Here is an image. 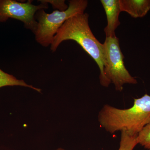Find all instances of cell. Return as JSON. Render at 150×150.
<instances>
[{
	"label": "cell",
	"instance_id": "6da1fadb",
	"mask_svg": "<svg viewBox=\"0 0 150 150\" xmlns=\"http://www.w3.org/2000/svg\"><path fill=\"white\" fill-rule=\"evenodd\" d=\"M88 14H78L67 20L59 28L51 45L52 52L65 40L76 41L96 62L99 67L100 84L107 87L111 82L104 73V54L103 44L95 37L88 24Z\"/></svg>",
	"mask_w": 150,
	"mask_h": 150
},
{
	"label": "cell",
	"instance_id": "7a4b0ae2",
	"mask_svg": "<svg viewBox=\"0 0 150 150\" xmlns=\"http://www.w3.org/2000/svg\"><path fill=\"white\" fill-rule=\"evenodd\" d=\"M98 120L101 127L110 134L125 131L138 135L150 122V96L145 94L135 98L133 106L128 109L105 105L99 112Z\"/></svg>",
	"mask_w": 150,
	"mask_h": 150
},
{
	"label": "cell",
	"instance_id": "3957f363",
	"mask_svg": "<svg viewBox=\"0 0 150 150\" xmlns=\"http://www.w3.org/2000/svg\"><path fill=\"white\" fill-rule=\"evenodd\" d=\"M88 4L86 0H71L65 11L56 10L50 14L44 9L38 11L35 15L37 26L34 33L36 41L44 47L51 45L54 36L65 22L76 15L84 13Z\"/></svg>",
	"mask_w": 150,
	"mask_h": 150
},
{
	"label": "cell",
	"instance_id": "277c9868",
	"mask_svg": "<svg viewBox=\"0 0 150 150\" xmlns=\"http://www.w3.org/2000/svg\"><path fill=\"white\" fill-rule=\"evenodd\" d=\"M103 46L105 74L114 84L115 90L121 92L125 84L137 83V80L131 76L125 67L124 56L118 38L106 37Z\"/></svg>",
	"mask_w": 150,
	"mask_h": 150
},
{
	"label": "cell",
	"instance_id": "5b68a950",
	"mask_svg": "<svg viewBox=\"0 0 150 150\" xmlns=\"http://www.w3.org/2000/svg\"><path fill=\"white\" fill-rule=\"evenodd\" d=\"M48 8V4L41 3L39 5L32 4V1L18 2L13 0H0V22L9 18L18 20L23 23L25 27L35 33L37 26L35 19L38 11Z\"/></svg>",
	"mask_w": 150,
	"mask_h": 150
},
{
	"label": "cell",
	"instance_id": "8992f818",
	"mask_svg": "<svg viewBox=\"0 0 150 150\" xmlns=\"http://www.w3.org/2000/svg\"><path fill=\"white\" fill-rule=\"evenodd\" d=\"M107 17V24L104 28L106 37H115V30L121 24L119 20L121 12L119 0H101Z\"/></svg>",
	"mask_w": 150,
	"mask_h": 150
},
{
	"label": "cell",
	"instance_id": "52a82bcc",
	"mask_svg": "<svg viewBox=\"0 0 150 150\" xmlns=\"http://www.w3.org/2000/svg\"><path fill=\"white\" fill-rule=\"evenodd\" d=\"M121 12L134 18L145 16L150 10V0H119Z\"/></svg>",
	"mask_w": 150,
	"mask_h": 150
},
{
	"label": "cell",
	"instance_id": "ba28073f",
	"mask_svg": "<svg viewBox=\"0 0 150 150\" xmlns=\"http://www.w3.org/2000/svg\"><path fill=\"white\" fill-rule=\"evenodd\" d=\"M7 86H21L30 88L38 92H41L40 89L28 84L22 80L17 79L13 75L9 74L0 69V88Z\"/></svg>",
	"mask_w": 150,
	"mask_h": 150
},
{
	"label": "cell",
	"instance_id": "9c48e42d",
	"mask_svg": "<svg viewBox=\"0 0 150 150\" xmlns=\"http://www.w3.org/2000/svg\"><path fill=\"white\" fill-rule=\"evenodd\" d=\"M120 147L118 150H133L138 144V135H132L125 131H121Z\"/></svg>",
	"mask_w": 150,
	"mask_h": 150
},
{
	"label": "cell",
	"instance_id": "30bf717a",
	"mask_svg": "<svg viewBox=\"0 0 150 150\" xmlns=\"http://www.w3.org/2000/svg\"><path fill=\"white\" fill-rule=\"evenodd\" d=\"M138 144L150 150V122L140 131L137 137Z\"/></svg>",
	"mask_w": 150,
	"mask_h": 150
},
{
	"label": "cell",
	"instance_id": "8fae6325",
	"mask_svg": "<svg viewBox=\"0 0 150 150\" xmlns=\"http://www.w3.org/2000/svg\"><path fill=\"white\" fill-rule=\"evenodd\" d=\"M40 3H46L51 4L54 9H57L56 10L59 11H64L66 10L68 8L69 6H67L65 4V1L61 0H42L39 1Z\"/></svg>",
	"mask_w": 150,
	"mask_h": 150
},
{
	"label": "cell",
	"instance_id": "7c38bea8",
	"mask_svg": "<svg viewBox=\"0 0 150 150\" xmlns=\"http://www.w3.org/2000/svg\"><path fill=\"white\" fill-rule=\"evenodd\" d=\"M56 150H65L64 149H62V148H59V149H56Z\"/></svg>",
	"mask_w": 150,
	"mask_h": 150
}]
</instances>
